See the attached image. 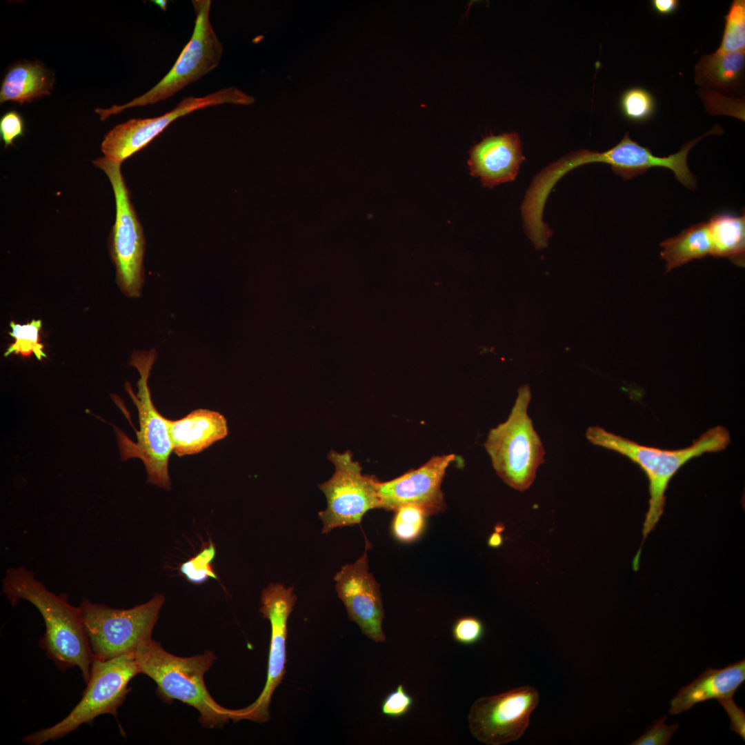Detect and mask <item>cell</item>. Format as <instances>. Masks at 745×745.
Here are the masks:
<instances>
[{
	"label": "cell",
	"instance_id": "1",
	"mask_svg": "<svg viewBox=\"0 0 745 745\" xmlns=\"http://www.w3.org/2000/svg\"><path fill=\"white\" fill-rule=\"evenodd\" d=\"M2 584L12 606L25 599L41 613L46 630L39 644L46 656L62 671L78 667L87 683L92 653L79 606H72L66 593L58 595L50 591L23 566L8 568Z\"/></svg>",
	"mask_w": 745,
	"mask_h": 745
},
{
	"label": "cell",
	"instance_id": "2",
	"mask_svg": "<svg viewBox=\"0 0 745 745\" xmlns=\"http://www.w3.org/2000/svg\"><path fill=\"white\" fill-rule=\"evenodd\" d=\"M586 439L593 444L615 451L637 464L648 480V509L643 524L642 544L635 555L633 566L638 569L642 546L648 535L655 528L666 505V491L676 473L691 459L704 453L724 450L731 442L728 430L722 426L704 433L692 444L677 450H663L641 445L633 440L608 432L598 426L588 427Z\"/></svg>",
	"mask_w": 745,
	"mask_h": 745
},
{
	"label": "cell",
	"instance_id": "3",
	"mask_svg": "<svg viewBox=\"0 0 745 745\" xmlns=\"http://www.w3.org/2000/svg\"><path fill=\"white\" fill-rule=\"evenodd\" d=\"M139 673L157 684L158 695L166 702L177 699L196 708L202 726L213 728L231 719L232 709L222 707L209 694L203 676L216 659L210 650L189 657L167 652L152 638L141 642L134 651Z\"/></svg>",
	"mask_w": 745,
	"mask_h": 745
},
{
	"label": "cell",
	"instance_id": "4",
	"mask_svg": "<svg viewBox=\"0 0 745 745\" xmlns=\"http://www.w3.org/2000/svg\"><path fill=\"white\" fill-rule=\"evenodd\" d=\"M156 358L155 350L151 349L149 351L134 352L130 361V364L137 369L140 375L136 395L130 384L128 382L126 384V390L138 410L140 428L136 431V441H132L116 426H114V428L121 459H140L146 467L148 482L170 490L168 466L173 448L168 432V419L155 408L148 385Z\"/></svg>",
	"mask_w": 745,
	"mask_h": 745
},
{
	"label": "cell",
	"instance_id": "5",
	"mask_svg": "<svg viewBox=\"0 0 745 745\" xmlns=\"http://www.w3.org/2000/svg\"><path fill=\"white\" fill-rule=\"evenodd\" d=\"M531 391L521 386L507 419L488 433L484 447L497 475L511 488L523 492L544 463L545 450L528 414Z\"/></svg>",
	"mask_w": 745,
	"mask_h": 745
},
{
	"label": "cell",
	"instance_id": "6",
	"mask_svg": "<svg viewBox=\"0 0 745 745\" xmlns=\"http://www.w3.org/2000/svg\"><path fill=\"white\" fill-rule=\"evenodd\" d=\"M139 673L134 652L108 660L92 658L90 678L79 703L62 720L24 736L23 742L41 745L65 737L83 724H91L99 715L117 717L130 691L128 683Z\"/></svg>",
	"mask_w": 745,
	"mask_h": 745
},
{
	"label": "cell",
	"instance_id": "7",
	"mask_svg": "<svg viewBox=\"0 0 745 745\" xmlns=\"http://www.w3.org/2000/svg\"><path fill=\"white\" fill-rule=\"evenodd\" d=\"M195 12L192 36L170 71L143 95L121 106L97 108L101 121L125 109L154 104L170 98L183 88L216 68L221 59L223 46L210 20L211 1H192Z\"/></svg>",
	"mask_w": 745,
	"mask_h": 745
},
{
	"label": "cell",
	"instance_id": "8",
	"mask_svg": "<svg viewBox=\"0 0 745 745\" xmlns=\"http://www.w3.org/2000/svg\"><path fill=\"white\" fill-rule=\"evenodd\" d=\"M164 601L157 593L146 603L117 609L84 598L79 608L92 658L108 660L134 652L141 642L152 638Z\"/></svg>",
	"mask_w": 745,
	"mask_h": 745
},
{
	"label": "cell",
	"instance_id": "9",
	"mask_svg": "<svg viewBox=\"0 0 745 745\" xmlns=\"http://www.w3.org/2000/svg\"><path fill=\"white\" fill-rule=\"evenodd\" d=\"M108 177L115 195V222L110 235V253L117 269V282L130 297L141 294L145 239L142 226L130 200L121 164L100 157L93 161Z\"/></svg>",
	"mask_w": 745,
	"mask_h": 745
},
{
	"label": "cell",
	"instance_id": "10",
	"mask_svg": "<svg viewBox=\"0 0 745 745\" xmlns=\"http://www.w3.org/2000/svg\"><path fill=\"white\" fill-rule=\"evenodd\" d=\"M328 458L335 470L330 479L319 486L327 499L326 508L319 513L323 533L359 524L368 510L379 508L378 481L362 474L352 453L331 451Z\"/></svg>",
	"mask_w": 745,
	"mask_h": 745
},
{
	"label": "cell",
	"instance_id": "11",
	"mask_svg": "<svg viewBox=\"0 0 745 745\" xmlns=\"http://www.w3.org/2000/svg\"><path fill=\"white\" fill-rule=\"evenodd\" d=\"M539 699L537 691L530 686L480 697L470 709V731L478 741L489 745L515 741L528 728Z\"/></svg>",
	"mask_w": 745,
	"mask_h": 745
},
{
	"label": "cell",
	"instance_id": "12",
	"mask_svg": "<svg viewBox=\"0 0 745 745\" xmlns=\"http://www.w3.org/2000/svg\"><path fill=\"white\" fill-rule=\"evenodd\" d=\"M297 601L292 587L270 584L261 594L259 611L271 626L268 673L264 688L258 698L246 708L232 710L231 719L266 722L270 719L272 695L286 673L288 619Z\"/></svg>",
	"mask_w": 745,
	"mask_h": 745
},
{
	"label": "cell",
	"instance_id": "13",
	"mask_svg": "<svg viewBox=\"0 0 745 745\" xmlns=\"http://www.w3.org/2000/svg\"><path fill=\"white\" fill-rule=\"evenodd\" d=\"M239 90L234 86L219 90L204 97L183 99L172 110L161 116L132 119L119 124L104 137L101 149L108 161L121 163L146 147L172 121L193 111L221 104L238 105Z\"/></svg>",
	"mask_w": 745,
	"mask_h": 745
},
{
	"label": "cell",
	"instance_id": "14",
	"mask_svg": "<svg viewBox=\"0 0 745 745\" xmlns=\"http://www.w3.org/2000/svg\"><path fill=\"white\" fill-rule=\"evenodd\" d=\"M333 578L348 619L355 622L368 638L375 642H385L380 586L368 570L367 548L354 563L343 566Z\"/></svg>",
	"mask_w": 745,
	"mask_h": 745
},
{
	"label": "cell",
	"instance_id": "15",
	"mask_svg": "<svg viewBox=\"0 0 745 745\" xmlns=\"http://www.w3.org/2000/svg\"><path fill=\"white\" fill-rule=\"evenodd\" d=\"M454 454L437 455L417 469L390 481L377 483L379 508L395 511L404 505H415L427 514L442 511L445 502L441 483Z\"/></svg>",
	"mask_w": 745,
	"mask_h": 745
},
{
	"label": "cell",
	"instance_id": "16",
	"mask_svg": "<svg viewBox=\"0 0 745 745\" xmlns=\"http://www.w3.org/2000/svg\"><path fill=\"white\" fill-rule=\"evenodd\" d=\"M524 160L520 137L512 132L487 136L475 145L468 166L470 175L479 177L484 187L493 188L515 181Z\"/></svg>",
	"mask_w": 745,
	"mask_h": 745
},
{
	"label": "cell",
	"instance_id": "17",
	"mask_svg": "<svg viewBox=\"0 0 745 745\" xmlns=\"http://www.w3.org/2000/svg\"><path fill=\"white\" fill-rule=\"evenodd\" d=\"M745 681V660L721 669L707 668L691 683L682 687L670 700V715L687 711L696 704L716 699L733 697Z\"/></svg>",
	"mask_w": 745,
	"mask_h": 745
},
{
	"label": "cell",
	"instance_id": "18",
	"mask_svg": "<svg viewBox=\"0 0 745 745\" xmlns=\"http://www.w3.org/2000/svg\"><path fill=\"white\" fill-rule=\"evenodd\" d=\"M168 426L173 451L179 457L197 454L228 434L224 416L204 408L177 420L168 419Z\"/></svg>",
	"mask_w": 745,
	"mask_h": 745
},
{
	"label": "cell",
	"instance_id": "19",
	"mask_svg": "<svg viewBox=\"0 0 745 745\" xmlns=\"http://www.w3.org/2000/svg\"><path fill=\"white\" fill-rule=\"evenodd\" d=\"M53 80L48 70L39 63H18L7 72L0 90L1 103L14 101L19 104L50 95Z\"/></svg>",
	"mask_w": 745,
	"mask_h": 745
},
{
	"label": "cell",
	"instance_id": "20",
	"mask_svg": "<svg viewBox=\"0 0 745 745\" xmlns=\"http://www.w3.org/2000/svg\"><path fill=\"white\" fill-rule=\"evenodd\" d=\"M711 241V255L727 257L736 265L744 264L745 215L731 212L713 215L707 222Z\"/></svg>",
	"mask_w": 745,
	"mask_h": 745
},
{
	"label": "cell",
	"instance_id": "21",
	"mask_svg": "<svg viewBox=\"0 0 745 745\" xmlns=\"http://www.w3.org/2000/svg\"><path fill=\"white\" fill-rule=\"evenodd\" d=\"M661 259L666 264V272L711 254V241L707 222L691 225L679 235L660 244Z\"/></svg>",
	"mask_w": 745,
	"mask_h": 745
},
{
	"label": "cell",
	"instance_id": "22",
	"mask_svg": "<svg viewBox=\"0 0 745 745\" xmlns=\"http://www.w3.org/2000/svg\"><path fill=\"white\" fill-rule=\"evenodd\" d=\"M745 66V50L723 53L715 51L704 55L695 66L697 84L723 89L735 87L741 80Z\"/></svg>",
	"mask_w": 745,
	"mask_h": 745
},
{
	"label": "cell",
	"instance_id": "23",
	"mask_svg": "<svg viewBox=\"0 0 745 745\" xmlns=\"http://www.w3.org/2000/svg\"><path fill=\"white\" fill-rule=\"evenodd\" d=\"M10 325L11 332L9 334L14 339V341L8 345L4 352L5 357L11 354L29 357L33 354L39 361L47 357L39 335L42 326L41 319H32L25 324L11 321Z\"/></svg>",
	"mask_w": 745,
	"mask_h": 745
},
{
	"label": "cell",
	"instance_id": "24",
	"mask_svg": "<svg viewBox=\"0 0 745 745\" xmlns=\"http://www.w3.org/2000/svg\"><path fill=\"white\" fill-rule=\"evenodd\" d=\"M724 18L723 37L716 51L729 53L745 50V1L734 0Z\"/></svg>",
	"mask_w": 745,
	"mask_h": 745
},
{
	"label": "cell",
	"instance_id": "25",
	"mask_svg": "<svg viewBox=\"0 0 745 745\" xmlns=\"http://www.w3.org/2000/svg\"><path fill=\"white\" fill-rule=\"evenodd\" d=\"M623 116L633 123H644L651 119L655 112L656 102L653 95L642 87L626 90L619 99Z\"/></svg>",
	"mask_w": 745,
	"mask_h": 745
},
{
	"label": "cell",
	"instance_id": "26",
	"mask_svg": "<svg viewBox=\"0 0 745 745\" xmlns=\"http://www.w3.org/2000/svg\"><path fill=\"white\" fill-rule=\"evenodd\" d=\"M426 513L419 506L404 505L395 510L391 524L393 537L401 542L416 540L425 528Z\"/></svg>",
	"mask_w": 745,
	"mask_h": 745
},
{
	"label": "cell",
	"instance_id": "27",
	"mask_svg": "<svg viewBox=\"0 0 745 745\" xmlns=\"http://www.w3.org/2000/svg\"><path fill=\"white\" fill-rule=\"evenodd\" d=\"M215 557V544L209 539L197 554L179 566V574L193 584H203L210 578L218 579L212 565Z\"/></svg>",
	"mask_w": 745,
	"mask_h": 745
},
{
	"label": "cell",
	"instance_id": "28",
	"mask_svg": "<svg viewBox=\"0 0 745 745\" xmlns=\"http://www.w3.org/2000/svg\"><path fill=\"white\" fill-rule=\"evenodd\" d=\"M484 633L485 627L482 621L474 616L459 617L452 626L453 639L465 646L479 642L483 638Z\"/></svg>",
	"mask_w": 745,
	"mask_h": 745
},
{
	"label": "cell",
	"instance_id": "29",
	"mask_svg": "<svg viewBox=\"0 0 745 745\" xmlns=\"http://www.w3.org/2000/svg\"><path fill=\"white\" fill-rule=\"evenodd\" d=\"M413 703V697L406 692L404 685L400 684L383 699L381 704V713L389 717L399 718L409 713Z\"/></svg>",
	"mask_w": 745,
	"mask_h": 745
},
{
	"label": "cell",
	"instance_id": "30",
	"mask_svg": "<svg viewBox=\"0 0 745 745\" xmlns=\"http://www.w3.org/2000/svg\"><path fill=\"white\" fill-rule=\"evenodd\" d=\"M666 716L654 720L645 733L630 744L632 745H666L678 727L675 723L670 726L664 724Z\"/></svg>",
	"mask_w": 745,
	"mask_h": 745
},
{
	"label": "cell",
	"instance_id": "31",
	"mask_svg": "<svg viewBox=\"0 0 745 745\" xmlns=\"http://www.w3.org/2000/svg\"><path fill=\"white\" fill-rule=\"evenodd\" d=\"M25 134L24 121L15 110L6 112L0 119V135L5 148L14 146V141Z\"/></svg>",
	"mask_w": 745,
	"mask_h": 745
},
{
	"label": "cell",
	"instance_id": "32",
	"mask_svg": "<svg viewBox=\"0 0 745 745\" xmlns=\"http://www.w3.org/2000/svg\"><path fill=\"white\" fill-rule=\"evenodd\" d=\"M731 719L732 731L737 733L743 739H745V713L742 708H739L734 702L733 697L727 698L719 702Z\"/></svg>",
	"mask_w": 745,
	"mask_h": 745
},
{
	"label": "cell",
	"instance_id": "33",
	"mask_svg": "<svg viewBox=\"0 0 745 745\" xmlns=\"http://www.w3.org/2000/svg\"><path fill=\"white\" fill-rule=\"evenodd\" d=\"M679 6L677 0H653L651 6L660 15H670L676 12Z\"/></svg>",
	"mask_w": 745,
	"mask_h": 745
},
{
	"label": "cell",
	"instance_id": "34",
	"mask_svg": "<svg viewBox=\"0 0 745 745\" xmlns=\"http://www.w3.org/2000/svg\"><path fill=\"white\" fill-rule=\"evenodd\" d=\"M500 530H496L495 533H492L488 540V546L493 548H497L500 546L503 543V537L499 533Z\"/></svg>",
	"mask_w": 745,
	"mask_h": 745
},
{
	"label": "cell",
	"instance_id": "35",
	"mask_svg": "<svg viewBox=\"0 0 745 745\" xmlns=\"http://www.w3.org/2000/svg\"><path fill=\"white\" fill-rule=\"evenodd\" d=\"M154 4H156L162 10L166 11L167 8V1L166 0H157L152 1Z\"/></svg>",
	"mask_w": 745,
	"mask_h": 745
}]
</instances>
